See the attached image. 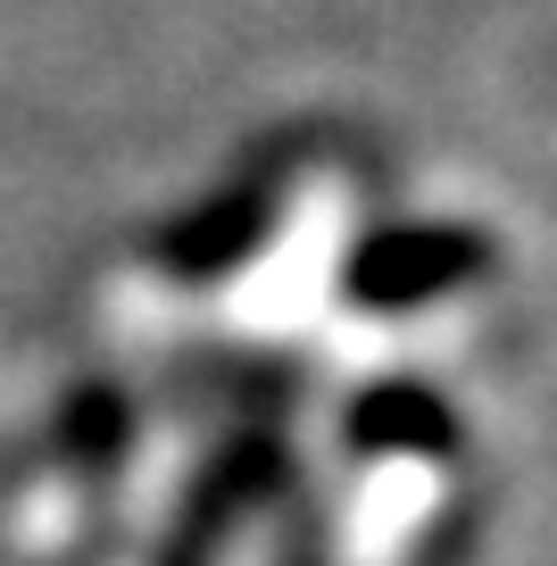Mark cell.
<instances>
[{"instance_id":"1","label":"cell","mask_w":557,"mask_h":566,"mask_svg":"<svg viewBox=\"0 0 557 566\" xmlns=\"http://www.w3.org/2000/svg\"><path fill=\"white\" fill-rule=\"evenodd\" d=\"M483 266H491V242L474 226H383L375 242L349 250L341 283L366 308H417V301H441L450 283L483 275Z\"/></svg>"}]
</instances>
